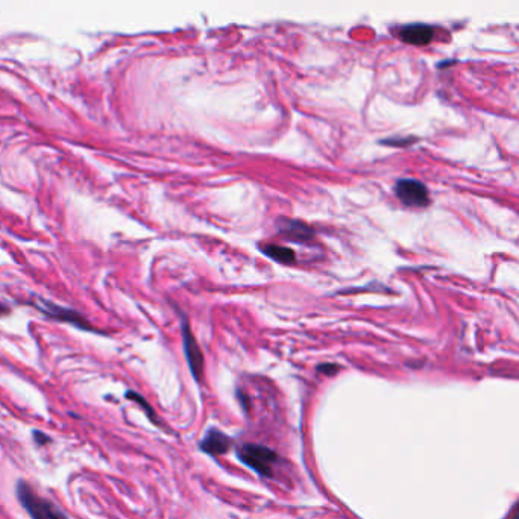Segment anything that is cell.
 Wrapping results in <instances>:
<instances>
[{
    "instance_id": "6da1fadb",
    "label": "cell",
    "mask_w": 519,
    "mask_h": 519,
    "mask_svg": "<svg viewBox=\"0 0 519 519\" xmlns=\"http://www.w3.org/2000/svg\"><path fill=\"white\" fill-rule=\"evenodd\" d=\"M240 462L246 466H249L261 477H272L274 474V466L279 462V457L268 447L257 445V444H246L239 451H237Z\"/></svg>"
},
{
    "instance_id": "7a4b0ae2",
    "label": "cell",
    "mask_w": 519,
    "mask_h": 519,
    "mask_svg": "<svg viewBox=\"0 0 519 519\" xmlns=\"http://www.w3.org/2000/svg\"><path fill=\"white\" fill-rule=\"evenodd\" d=\"M17 497L32 519H67L61 510H58L49 499L37 495L26 483H19Z\"/></svg>"
},
{
    "instance_id": "3957f363",
    "label": "cell",
    "mask_w": 519,
    "mask_h": 519,
    "mask_svg": "<svg viewBox=\"0 0 519 519\" xmlns=\"http://www.w3.org/2000/svg\"><path fill=\"white\" fill-rule=\"evenodd\" d=\"M396 196L407 207H427L430 194L427 187L416 180H401L395 187Z\"/></svg>"
},
{
    "instance_id": "277c9868",
    "label": "cell",
    "mask_w": 519,
    "mask_h": 519,
    "mask_svg": "<svg viewBox=\"0 0 519 519\" xmlns=\"http://www.w3.org/2000/svg\"><path fill=\"white\" fill-rule=\"evenodd\" d=\"M183 343H184V353H185V359L187 363H189V368L192 371V375L196 378L198 381L202 380L203 377V354L201 351V348L194 339L189 322H183Z\"/></svg>"
},
{
    "instance_id": "5b68a950",
    "label": "cell",
    "mask_w": 519,
    "mask_h": 519,
    "mask_svg": "<svg viewBox=\"0 0 519 519\" xmlns=\"http://www.w3.org/2000/svg\"><path fill=\"white\" fill-rule=\"evenodd\" d=\"M36 307L40 311L45 313L46 316H49V318L61 320V322H67V323H72L73 327L85 330V331H95V328L90 325L87 319H85L82 314H79L78 311H75L72 309L59 307V305H55V304L49 302V301H42V302L37 304Z\"/></svg>"
},
{
    "instance_id": "8992f818",
    "label": "cell",
    "mask_w": 519,
    "mask_h": 519,
    "mask_svg": "<svg viewBox=\"0 0 519 519\" xmlns=\"http://www.w3.org/2000/svg\"><path fill=\"white\" fill-rule=\"evenodd\" d=\"M231 445H233V440L229 439L225 435V433L212 428L207 433V436L202 439V442L199 444V448L206 454L222 456V454L228 453L229 448H231Z\"/></svg>"
},
{
    "instance_id": "52a82bcc",
    "label": "cell",
    "mask_w": 519,
    "mask_h": 519,
    "mask_svg": "<svg viewBox=\"0 0 519 519\" xmlns=\"http://www.w3.org/2000/svg\"><path fill=\"white\" fill-rule=\"evenodd\" d=\"M433 36L435 32L430 26H425V24H410V26H405L399 32V37H401L405 42H410V45L415 46H425L433 40Z\"/></svg>"
},
{
    "instance_id": "ba28073f",
    "label": "cell",
    "mask_w": 519,
    "mask_h": 519,
    "mask_svg": "<svg viewBox=\"0 0 519 519\" xmlns=\"http://www.w3.org/2000/svg\"><path fill=\"white\" fill-rule=\"evenodd\" d=\"M279 231L283 233L287 239H291L293 242H300V243L311 240L314 235L313 229L310 226L304 225L301 222H295V220H284V222L281 224Z\"/></svg>"
},
{
    "instance_id": "9c48e42d",
    "label": "cell",
    "mask_w": 519,
    "mask_h": 519,
    "mask_svg": "<svg viewBox=\"0 0 519 519\" xmlns=\"http://www.w3.org/2000/svg\"><path fill=\"white\" fill-rule=\"evenodd\" d=\"M263 254L268 255L269 258L275 260L278 263H283V265H292L295 261V252L288 248H283V246L278 245H268L265 248H261Z\"/></svg>"
},
{
    "instance_id": "30bf717a",
    "label": "cell",
    "mask_w": 519,
    "mask_h": 519,
    "mask_svg": "<svg viewBox=\"0 0 519 519\" xmlns=\"http://www.w3.org/2000/svg\"><path fill=\"white\" fill-rule=\"evenodd\" d=\"M126 396L127 398H130V399H132V401H135V403H139L140 405H141V408H143V410L144 412H146V415L149 416V419L152 421V422H154V424H157L158 425V419H157V415H155V412H154V408H152L146 401H144V398L141 396V395H139V394H135V392H127L126 394Z\"/></svg>"
},
{
    "instance_id": "8fae6325",
    "label": "cell",
    "mask_w": 519,
    "mask_h": 519,
    "mask_svg": "<svg viewBox=\"0 0 519 519\" xmlns=\"http://www.w3.org/2000/svg\"><path fill=\"white\" fill-rule=\"evenodd\" d=\"M319 371L320 372H325V373H333V372L337 371V366H334V364H322L320 368H319Z\"/></svg>"
},
{
    "instance_id": "7c38bea8",
    "label": "cell",
    "mask_w": 519,
    "mask_h": 519,
    "mask_svg": "<svg viewBox=\"0 0 519 519\" xmlns=\"http://www.w3.org/2000/svg\"><path fill=\"white\" fill-rule=\"evenodd\" d=\"M33 437L38 440V444H46V442H49V437L41 435V433H33Z\"/></svg>"
},
{
    "instance_id": "4fadbf2b",
    "label": "cell",
    "mask_w": 519,
    "mask_h": 519,
    "mask_svg": "<svg viewBox=\"0 0 519 519\" xmlns=\"http://www.w3.org/2000/svg\"><path fill=\"white\" fill-rule=\"evenodd\" d=\"M6 313H10V309H8L6 305L0 304V314H6Z\"/></svg>"
},
{
    "instance_id": "5bb4252c",
    "label": "cell",
    "mask_w": 519,
    "mask_h": 519,
    "mask_svg": "<svg viewBox=\"0 0 519 519\" xmlns=\"http://www.w3.org/2000/svg\"><path fill=\"white\" fill-rule=\"evenodd\" d=\"M513 519H519V507L515 510V513H513Z\"/></svg>"
}]
</instances>
